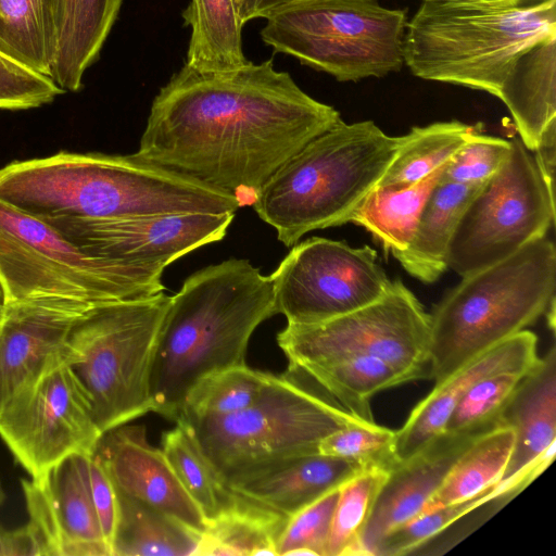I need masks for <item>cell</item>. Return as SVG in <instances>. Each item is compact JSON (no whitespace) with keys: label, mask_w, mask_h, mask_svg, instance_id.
<instances>
[{"label":"cell","mask_w":556,"mask_h":556,"mask_svg":"<svg viewBox=\"0 0 556 556\" xmlns=\"http://www.w3.org/2000/svg\"><path fill=\"white\" fill-rule=\"evenodd\" d=\"M124 0H60L52 80L78 91L83 76L98 59Z\"/></svg>","instance_id":"obj_24"},{"label":"cell","mask_w":556,"mask_h":556,"mask_svg":"<svg viewBox=\"0 0 556 556\" xmlns=\"http://www.w3.org/2000/svg\"><path fill=\"white\" fill-rule=\"evenodd\" d=\"M340 121L271 60L224 71L185 64L153 99L134 154L253 206L283 162Z\"/></svg>","instance_id":"obj_1"},{"label":"cell","mask_w":556,"mask_h":556,"mask_svg":"<svg viewBox=\"0 0 556 556\" xmlns=\"http://www.w3.org/2000/svg\"><path fill=\"white\" fill-rule=\"evenodd\" d=\"M556 249L546 236L463 276L430 314L431 379L454 371L532 325L555 302Z\"/></svg>","instance_id":"obj_6"},{"label":"cell","mask_w":556,"mask_h":556,"mask_svg":"<svg viewBox=\"0 0 556 556\" xmlns=\"http://www.w3.org/2000/svg\"><path fill=\"white\" fill-rule=\"evenodd\" d=\"M161 444L173 470L206 522L233 504L236 492L220 478L188 426L176 422L174 428L163 433Z\"/></svg>","instance_id":"obj_34"},{"label":"cell","mask_w":556,"mask_h":556,"mask_svg":"<svg viewBox=\"0 0 556 556\" xmlns=\"http://www.w3.org/2000/svg\"><path fill=\"white\" fill-rule=\"evenodd\" d=\"M430 314L400 280L376 302L312 325L287 324L277 343L288 370L353 355L381 358L405 380L431 379Z\"/></svg>","instance_id":"obj_11"},{"label":"cell","mask_w":556,"mask_h":556,"mask_svg":"<svg viewBox=\"0 0 556 556\" xmlns=\"http://www.w3.org/2000/svg\"><path fill=\"white\" fill-rule=\"evenodd\" d=\"M271 376L247 364L212 374L191 389L178 422L241 410L255 401Z\"/></svg>","instance_id":"obj_37"},{"label":"cell","mask_w":556,"mask_h":556,"mask_svg":"<svg viewBox=\"0 0 556 556\" xmlns=\"http://www.w3.org/2000/svg\"><path fill=\"white\" fill-rule=\"evenodd\" d=\"M102 434L65 359L0 415V438L31 477L68 455L92 454Z\"/></svg>","instance_id":"obj_14"},{"label":"cell","mask_w":556,"mask_h":556,"mask_svg":"<svg viewBox=\"0 0 556 556\" xmlns=\"http://www.w3.org/2000/svg\"><path fill=\"white\" fill-rule=\"evenodd\" d=\"M164 269L90 256L50 224L0 200L4 303L67 301L94 306L165 290Z\"/></svg>","instance_id":"obj_9"},{"label":"cell","mask_w":556,"mask_h":556,"mask_svg":"<svg viewBox=\"0 0 556 556\" xmlns=\"http://www.w3.org/2000/svg\"><path fill=\"white\" fill-rule=\"evenodd\" d=\"M55 42L49 0H0L2 52L50 77Z\"/></svg>","instance_id":"obj_33"},{"label":"cell","mask_w":556,"mask_h":556,"mask_svg":"<svg viewBox=\"0 0 556 556\" xmlns=\"http://www.w3.org/2000/svg\"><path fill=\"white\" fill-rule=\"evenodd\" d=\"M534 152L538 169L548 191L555 195L556 121L551 123L541 134Z\"/></svg>","instance_id":"obj_44"},{"label":"cell","mask_w":556,"mask_h":556,"mask_svg":"<svg viewBox=\"0 0 556 556\" xmlns=\"http://www.w3.org/2000/svg\"><path fill=\"white\" fill-rule=\"evenodd\" d=\"M169 299L162 291L98 304L71 328L65 362L102 433L152 412L151 365Z\"/></svg>","instance_id":"obj_7"},{"label":"cell","mask_w":556,"mask_h":556,"mask_svg":"<svg viewBox=\"0 0 556 556\" xmlns=\"http://www.w3.org/2000/svg\"><path fill=\"white\" fill-rule=\"evenodd\" d=\"M526 486L523 482L500 481L473 498L424 511L386 534L375 556L409 554L470 511L500 498H511Z\"/></svg>","instance_id":"obj_36"},{"label":"cell","mask_w":556,"mask_h":556,"mask_svg":"<svg viewBox=\"0 0 556 556\" xmlns=\"http://www.w3.org/2000/svg\"><path fill=\"white\" fill-rule=\"evenodd\" d=\"M362 420L293 375L271 376L245 408L185 421L224 482L232 483L290 458L317 453L320 441Z\"/></svg>","instance_id":"obj_8"},{"label":"cell","mask_w":556,"mask_h":556,"mask_svg":"<svg viewBox=\"0 0 556 556\" xmlns=\"http://www.w3.org/2000/svg\"><path fill=\"white\" fill-rule=\"evenodd\" d=\"M482 185L439 181L426 201L407 249L395 257L409 275L431 283L447 269L448 247L458 220Z\"/></svg>","instance_id":"obj_25"},{"label":"cell","mask_w":556,"mask_h":556,"mask_svg":"<svg viewBox=\"0 0 556 556\" xmlns=\"http://www.w3.org/2000/svg\"><path fill=\"white\" fill-rule=\"evenodd\" d=\"M182 18L191 28L185 64L198 71H224L248 62L235 0H191Z\"/></svg>","instance_id":"obj_29"},{"label":"cell","mask_w":556,"mask_h":556,"mask_svg":"<svg viewBox=\"0 0 556 556\" xmlns=\"http://www.w3.org/2000/svg\"><path fill=\"white\" fill-rule=\"evenodd\" d=\"M339 488L289 517L277 543V556H327Z\"/></svg>","instance_id":"obj_40"},{"label":"cell","mask_w":556,"mask_h":556,"mask_svg":"<svg viewBox=\"0 0 556 556\" xmlns=\"http://www.w3.org/2000/svg\"><path fill=\"white\" fill-rule=\"evenodd\" d=\"M388 472L367 468L339 488L327 556H362V538Z\"/></svg>","instance_id":"obj_35"},{"label":"cell","mask_w":556,"mask_h":556,"mask_svg":"<svg viewBox=\"0 0 556 556\" xmlns=\"http://www.w3.org/2000/svg\"><path fill=\"white\" fill-rule=\"evenodd\" d=\"M277 314L273 283L250 261L231 258L190 275L170 296L152 359V412L178 422L203 378L245 365L255 329Z\"/></svg>","instance_id":"obj_2"},{"label":"cell","mask_w":556,"mask_h":556,"mask_svg":"<svg viewBox=\"0 0 556 556\" xmlns=\"http://www.w3.org/2000/svg\"><path fill=\"white\" fill-rule=\"evenodd\" d=\"M5 498H7V494L4 492V489H3L1 480H0V506L4 503Z\"/></svg>","instance_id":"obj_48"},{"label":"cell","mask_w":556,"mask_h":556,"mask_svg":"<svg viewBox=\"0 0 556 556\" xmlns=\"http://www.w3.org/2000/svg\"><path fill=\"white\" fill-rule=\"evenodd\" d=\"M498 425L513 430L514 445L501 481L530 484L556 451V349L540 357L521 378L503 408Z\"/></svg>","instance_id":"obj_20"},{"label":"cell","mask_w":556,"mask_h":556,"mask_svg":"<svg viewBox=\"0 0 556 556\" xmlns=\"http://www.w3.org/2000/svg\"><path fill=\"white\" fill-rule=\"evenodd\" d=\"M119 492L203 532V514L182 486L162 448L150 444L146 427L127 424L104 432L94 450Z\"/></svg>","instance_id":"obj_18"},{"label":"cell","mask_w":556,"mask_h":556,"mask_svg":"<svg viewBox=\"0 0 556 556\" xmlns=\"http://www.w3.org/2000/svg\"><path fill=\"white\" fill-rule=\"evenodd\" d=\"M509 151L510 141L477 130L447 163L440 182L482 185L501 168Z\"/></svg>","instance_id":"obj_41"},{"label":"cell","mask_w":556,"mask_h":556,"mask_svg":"<svg viewBox=\"0 0 556 556\" xmlns=\"http://www.w3.org/2000/svg\"><path fill=\"white\" fill-rule=\"evenodd\" d=\"M526 372L503 371L477 381L455 405L445 431L489 430L498 426L503 408Z\"/></svg>","instance_id":"obj_38"},{"label":"cell","mask_w":556,"mask_h":556,"mask_svg":"<svg viewBox=\"0 0 556 556\" xmlns=\"http://www.w3.org/2000/svg\"><path fill=\"white\" fill-rule=\"evenodd\" d=\"M288 519L236 492L233 504L207 522L195 555L277 556V543Z\"/></svg>","instance_id":"obj_27"},{"label":"cell","mask_w":556,"mask_h":556,"mask_svg":"<svg viewBox=\"0 0 556 556\" xmlns=\"http://www.w3.org/2000/svg\"><path fill=\"white\" fill-rule=\"evenodd\" d=\"M445 166L405 188L376 187L349 223L365 228L382 245L386 254L391 253L395 258L407 249L426 201L439 184Z\"/></svg>","instance_id":"obj_28"},{"label":"cell","mask_w":556,"mask_h":556,"mask_svg":"<svg viewBox=\"0 0 556 556\" xmlns=\"http://www.w3.org/2000/svg\"><path fill=\"white\" fill-rule=\"evenodd\" d=\"M0 200L40 219L235 213L230 195L129 155L56 154L0 168Z\"/></svg>","instance_id":"obj_3"},{"label":"cell","mask_w":556,"mask_h":556,"mask_svg":"<svg viewBox=\"0 0 556 556\" xmlns=\"http://www.w3.org/2000/svg\"><path fill=\"white\" fill-rule=\"evenodd\" d=\"M289 371L305 375L346 412L365 421H375L370 408L375 394L406 383L388 363L366 355L341 357Z\"/></svg>","instance_id":"obj_30"},{"label":"cell","mask_w":556,"mask_h":556,"mask_svg":"<svg viewBox=\"0 0 556 556\" xmlns=\"http://www.w3.org/2000/svg\"><path fill=\"white\" fill-rule=\"evenodd\" d=\"M489 430L444 431L397 462L388 472L365 528L362 556H375L386 534L421 514L459 456Z\"/></svg>","instance_id":"obj_19"},{"label":"cell","mask_w":556,"mask_h":556,"mask_svg":"<svg viewBox=\"0 0 556 556\" xmlns=\"http://www.w3.org/2000/svg\"><path fill=\"white\" fill-rule=\"evenodd\" d=\"M115 491L117 520L111 544L112 556L195 555L202 532L153 506Z\"/></svg>","instance_id":"obj_26"},{"label":"cell","mask_w":556,"mask_h":556,"mask_svg":"<svg viewBox=\"0 0 556 556\" xmlns=\"http://www.w3.org/2000/svg\"><path fill=\"white\" fill-rule=\"evenodd\" d=\"M513 445L514 433L506 426L478 437L455 462L424 511L473 498L498 483Z\"/></svg>","instance_id":"obj_32"},{"label":"cell","mask_w":556,"mask_h":556,"mask_svg":"<svg viewBox=\"0 0 556 556\" xmlns=\"http://www.w3.org/2000/svg\"><path fill=\"white\" fill-rule=\"evenodd\" d=\"M90 307L53 300L4 303L0 315V415L54 363L65 359L71 328Z\"/></svg>","instance_id":"obj_17"},{"label":"cell","mask_w":556,"mask_h":556,"mask_svg":"<svg viewBox=\"0 0 556 556\" xmlns=\"http://www.w3.org/2000/svg\"><path fill=\"white\" fill-rule=\"evenodd\" d=\"M233 217L235 213H173L42 220L90 256L165 269L189 252L223 240Z\"/></svg>","instance_id":"obj_15"},{"label":"cell","mask_w":556,"mask_h":556,"mask_svg":"<svg viewBox=\"0 0 556 556\" xmlns=\"http://www.w3.org/2000/svg\"><path fill=\"white\" fill-rule=\"evenodd\" d=\"M364 469L356 462L317 452L270 466L229 488L289 518Z\"/></svg>","instance_id":"obj_22"},{"label":"cell","mask_w":556,"mask_h":556,"mask_svg":"<svg viewBox=\"0 0 556 556\" xmlns=\"http://www.w3.org/2000/svg\"><path fill=\"white\" fill-rule=\"evenodd\" d=\"M264 18L266 46L338 81L382 78L404 66L405 9L378 0H287Z\"/></svg>","instance_id":"obj_10"},{"label":"cell","mask_w":556,"mask_h":556,"mask_svg":"<svg viewBox=\"0 0 556 556\" xmlns=\"http://www.w3.org/2000/svg\"><path fill=\"white\" fill-rule=\"evenodd\" d=\"M498 99L513 116L523 146L534 151L541 134L556 121V36L539 41L518 56Z\"/></svg>","instance_id":"obj_23"},{"label":"cell","mask_w":556,"mask_h":556,"mask_svg":"<svg viewBox=\"0 0 556 556\" xmlns=\"http://www.w3.org/2000/svg\"><path fill=\"white\" fill-rule=\"evenodd\" d=\"M394 445L395 430L376 421L357 420L324 438L318 452L389 471L397 463Z\"/></svg>","instance_id":"obj_39"},{"label":"cell","mask_w":556,"mask_h":556,"mask_svg":"<svg viewBox=\"0 0 556 556\" xmlns=\"http://www.w3.org/2000/svg\"><path fill=\"white\" fill-rule=\"evenodd\" d=\"M556 36V0L503 5L422 1L407 21L404 64L424 80L500 97L518 56Z\"/></svg>","instance_id":"obj_5"},{"label":"cell","mask_w":556,"mask_h":556,"mask_svg":"<svg viewBox=\"0 0 556 556\" xmlns=\"http://www.w3.org/2000/svg\"><path fill=\"white\" fill-rule=\"evenodd\" d=\"M243 25L254 18H264L269 11L287 0H235Z\"/></svg>","instance_id":"obj_45"},{"label":"cell","mask_w":556,"mask_h":556,"mask_svg":"<svg viewBox=\"0 0 556 556\" xmlns=\"http://www.w3.org/2000/svg\"><path fill=\"white\" fill-rule=\"evenodd\" d=\"M400 136L372 121L338 124L283 162L253 208L291 248L307 232L349 223L392 162Z\"/></svg>","instance_id":"obj_4"},{"label":"cell","mask_w":556,"mask_h":556,"mask_svg":"<svg viewBox=\"0 0 556 556\" xmlns=\"http://www.w3.org/2000/svg\"><path fill=\"white\" fill-rule=\"evenodd\" d=\"M444 3L466 4V5H503L516 2L518 0H422Z\"/></svg>","instance_id":"obj_46"},{"label":"cell","mask_w":556,"mask_h":556,"mask_svg":"<svg viewBox=\"0 0 556 556\" xmlns=\"http://www.w3.org/2000/svg\"><path fill=\"white\" fill-rule=\"evenodd\" d=\"M3 306H4V296H3L2 289L0 287V315H1V312L3 309Z\"/></svg>","instance_id":"obj_49"},{"label":"cell","mask_w":556,"mask_h":556,"mask_svg":"<svg viewBox=\"0 0 556 556\" xmlns=\"http://www.w3.org/2000/svg\"><path fill=\"white\" fill-rule=\"evenodd\" d=\"M555 222L553 195L534 156L520 139L501 168L486 180L460 216L447 252V268L466 276L500 262Z\"/></svg>","instance_id":"obj_12"},{"label":"cell","mask_w":556,"mask_h":556,"mask_svg":"<svg viewBox=\"0 0 556 556\" xmlns=\"http://www.w3.org/2000/svg\"><path fill=\"white\" fill-rule=\"evenodd\" d=\"M63 92L52 78L0 50V110L38 108Z\"/></svg>","instance_id":"obj_42"},{"label":"cell","mask_w":556,"mask_h":556,"mask_svg":"<svg viewBox=\"0 0 556 556\" xmlns=\"http://www.w3.org/2000/svg\"><path fill=\"white\" fill-rule=\"evenodd\" d=\"M49 1H50V7H51L54 24H55V33H56V17H58L60 0H49Z\"/></svg>","instance_id":"obj_47"},{"label":"cell","mask_w":556,"mask_h":556,"mask_svg":"<svg viewBox=\"0 0 556 556\" xmlns=\"http://www.w3.org/2000/svg\"><path fill=\"white\" fill-rule=\"evenodd\" d=\"M292 249L269 275L277 314L288 324L312 325L381 299L392 281L368 245L313 237Z\"/></svg>","instance_id":"obj_13"},{"label":"cell","mask_w":556,"mask_h":556,"mask_svg":"<svg viewBox=\"0 0 556 556\" xmlns=\"http://www.w3.org/2000/svg\"><path fill=\"white\" fill-rule=\"evenodd\" d=\"M536 348L538 337L525 329L434 383L395 431L396 460L406 459L444 432L455 405L477 381L493 374L528 371L533 367L540 358Z\"/></svg>","instance_id":"obj_21"},{"label":"cell","mask_w":556,"mask_h":556,"mask_svg":"<svg viewBox=\"0 0 556 556\" xmlns=\"http://www.w3.org/2000/svg\"><path fill=\"white\" fill-rule=\"evenodd\" d=\"M88 478L101 530L111 549L117 520L116 491L106 470L94 453L88 457Z\"/></svg>","instance_id":"obj_43"},{"label":"cell","mask_w":556,"mask_h":556,"mask_svg":"<svg viewBox=\"0 0 556 556\" xmlns=\"http://www.w3.org/2000/svg\"><path fill=\"white\" fill-rule=\"evenodd\" d=\"M89 455H68L30 480H21L29 521L41 533L49 556H112L91 496Z\"/></svg>","instance_id":"obj_16"},{"label":"cell","mask_w":556,"mask_h":556,"mask_svg":"<svg viewBox=\"0 0 556 556\" xmlns=\"http://www.w3.org/2000/svg\"><path fill=\"white\" fill-rule=\"evenodd\" d=\"M477 131L459 121L413 127L400 136L396 153L377 187L400 189L445 166Z\"/></svg>","instance_id":"obj_31"}]
</instances>
